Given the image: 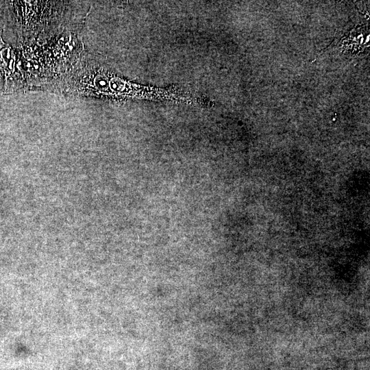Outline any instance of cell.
I'll return each instance as SVG.
<instances>
[{"mask_svg": "<svg viewBox=\"0 0 370 370\" xmlns=\"http://www.w3.org/2000/svg\"><path fill=\"white\" fill-rule=\"evenodd\" d=\"M9 46L5 45L0 38V69L3 75L8 76L12 71L14 57Z\"/></svg>", "mask_w": 370, "mask_h": 370, "instance_id": "cell-1", "label": "cell"}]
</instances>
